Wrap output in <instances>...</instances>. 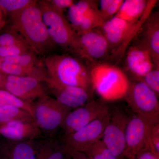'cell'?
Masks as SVG:
<instances>
[{
	"label": "cell",
	"instance_id": "3",
	"mask_svg": "<svg viewBox=\"0 0 159 159\" xmlns=\"http://www.w3.org/2000/svg\"><path fill=\"white\" fill-rule=\"evenodd\" d=\"M90 73L92 87L101 99L107 102L125 98L131 82L121 69L114 65L96 63Z\"/></svg>",
	"mask_w": 159,
	"mask_h": 159
},
{
	"label": "cell",
	"instance_id": "22",
	"mask_svg": "<svg viewBox=\"0 0 159 159\" xmlns=\"http://www.w3.org/2000/svg\"><path fill=\"white\" fill-rule=\"evenodd\" d=\"M1 73L6 75L33 77L44 83L47 79L44 63L36 66H26L2 61Z\"/></svg>",
	"mask_w": 159,
	"mask_h": 159
},
{
	"label": "cell",
	"instance_id": "32",
	"mask_svg": "<svg viewBox=\"0 0 159 159\" xmlns=\"http://www.w3.org/2000/svg\"><path fill=\"white\" fill-rule=\"evenodd\" d=\"M48 1L53 8L63 13L65 9H68L75 3V1L73 0H48Z\"/></svg>",
	"mask_w": 159,
	"mask_h": 159
},
{
	"label": "cell",
	"instance_id": "2",
	"mask_svg": "<svg viewBox=\"0 0 159 159\" xmlns=\"http://www.w3.org/2000/svg\"><path fill=\"white\" fill-rule=\"evenodd\" d=\"M46 80L61 86H76L92 91L91 69L77 57L68 54L48 55L43 61Z\"/></svg>",
	"mask_w": 159,
	"mask_h": 159
},
{
	"label": "cell",
	"instance_id": "8",
	"mask_svg": "<svg viewBox=\"0 0 159 159\" xmlns=\"http://www.w3.org/2000/svg\"><path fill=\"white\" fill-rule=\"evenodd\" d=\"M110 118V110L100 116L84 127L60 139L69 156L74 152H83L86 148L102 139Z\"/></svg>",
	"mask_w": 159,
	"mask_h": 159
},
{
	"label": "cell",
	"instance_id": "30",
	"mask_svg": "<svg viewBox=\"0 0 159 159\" xmlns=\"http://www.w3.org/2000/svg\"><path fill=\"white\" fill-rule=\"evenodd\" d=\"M140 80L145 83L159 97V69L153 68Z\"/></svg>",
	"mask_w": 159,
	"mask_h": 159
},
{
	"label": "cell",
	"instance_id": "1",
	"mask_svg": "<svg viewBox=\"0 0 159 159\" xmlns=\"http://www.w3.org/2000/svg\"><path fill=\"white\" fill-rule=\"evenodd\" d=\"M10 16L11 29L22 37L35 54L43 56L54 50L56 46L49 36L37 1Z\"/></svg>",
	"mask_w": 159,
	"mask_h": 159
},
{
	"label": "cell",
	"instance_id": "37",
	"mask_svg": "<svg viewBox=\"0 0 159 159\" xmlns=\"http://www.w3.org/2000/svg\"><path fill=\"white\" fill-rule=\"evenodd\" d=\"M2 60L0 57V73H1V65H2Z\"/></svg>",
	"mask_w": 159,
	"mask_h": 159
},
{
	"label": "cell",
	"instance_id": "5",
	"mask_svg": "<svg viewBox=\"0 0 159 159\" xmlns=\"http://www.w3.org/2000/svg\"><path fill=\"white\" fill-rule=\"evenodd\" d=\"M43 21L54 44L77 54L80 53L79 36L72 28L64 13L57 11L48 1H38Z\"/></svg>",
	"mask_w": 159,
	"mask_h": 159
},
{
	"label": "cell",
	"instance_id": "13",
	"mask_svg": "<svg viewBox=\"0 0 159 159\" xmlns=\"http://www.w3.org/2000/svg\"><path fill=\"white\" fill-rule=\"evenodd\" d=\"M43 83L33 77L6 75L3 89L24 102L32 103L48 95Z\"/></svg>",
	"mask_w": 159,
	"mask_h": 159
},
{
	"label": "cell",
	"instance_id": "15",
	"mask_svg": "<svg viewBox=\"0 0 159 159\" xmlns=\"http://www.w3.org/2000/svg\"><path fill=\"white\" fill-rule=\"evenodd\" d=\"M129 45L126 49L125 66L129 74L140 80L154 68L153 59L147 47L139 40Z\"/></svg>",
	"mask_w": 159,
	"mask_h": 159
},
{
	"label": "cell",
	"instance_id": "7",
	"mask_svg": "<svg viewBox=\"0 0 159 159\" xmlns=\"http://www.w3.org/2000/svg\"><path fill=\"white\" fill-rule=\"evenodd\" d=\"M158 97L141 80L130 83L125 97L132 110L152 125L159 124Z\"/></svg>",
	"mask_w": 159,
	"mask_h": 159
},
{
	"label": "cell",
	"instance_id": "4",
	"mask_svg": "<svg viewBox=\"0 0 159 159\" xmlns=\"http://www.w3.org/2000/svg\"><path fill=\"white\" fill-rule=\"evenodd\" d=\"M157 1L149 0L146 11L138 22L132 23L114 16L99 28L108 42L113 56L119 60L125 54V51L135 38L149 15L152 11Z\"/></svg>",
	"mask_w": 159,
	"mask_h": 159
},
{
	"label": "cell",
	"instance_id": "9",
	"mask_svg": "<svg viewBox=\"0 0 159 159\" xmlns=\"http://www.w3.org/2000/svg\"><path fill=\"white\" fill-rule=\"evenodd\" d=\"M68 20L78 34L103 25L97 2L93 0H81L68 9Z\"/></svg>",
	"mask_w": 159,
	"mask_h": 159
},
{
	"label": "cell",
	"instance_id": "31",
	"mask_svg": "<svg viewBox=\"0 0 159 159\" xmlns=\"http://www.w3.org/2000/svg\"><path fill=\"white\" fill-rule=\"evenodd\" d=\"M150 141L152 151L157 156L159 157V124L152 127Z\"/></svg>",
	"mask_w": 159,
	"mask_h": 159
},
{
	"label": "cell",
	"instance_id": "34",
	"mask_svg": "<svg viewBox=\"0 0 159 159\" xmlns=\"http://www.w3.org/2000/svg\"><path fill=\"white\" fill-rule=\"evenodd\" d=\"M6 17V15L0 7V31L5 27L7 24Z\"/></svg>",
	"mask_w": 159,
	"mask_h": 159
},
{
	"label": "cell",
	"instance_id": "17",
	"mask_svg": "<svg viewBox=\"0 0 159 159\" xmlns=\"http://www.w3.org/2000/svg\"><path fill=\"white\" fill-rule=\"evenodd\" d=\"M135 38L147 47L153 59L154 68L159 69L158 11H152L142 24Z\"/></svg>",
	"mask_w": 159,
	"mask_h": 159
},
{
	"label": "cell",
	"instance_id": "21",
	"mask_svg": "<svg viewBox=\"0 0 159 159\" xmlns=\"http://www.w3.org/2000/svg\"><path fill=\"white\" fill-rule=\"evenodd\" d=\"M34 52L17 32L10 31L0 34V57Z\"/></svg>",
	"mask_w": 159,
	"mask_h": 159
},
{
	"label": "cell",
	"instance_id": "38",
	"mask_svg": "<svg viewBox=\"0 0 159 159\" xmlns=\"http://www.w3.org/2000/svg\"></svg>",
	"mask_w": 159,
	"mask_h": 159
},
{
	"label": "cell",
	"instance_id": "23",
	"mask_svg": "<svg viewBox=\"0 0 159 159\" xmlns=\"http://www.w3.org/2000/svg\"><path fill=\"white\" fill-rule=\"evenodd\" d=\"M148 1L125 0L115 16L132 23L138 22L146 11Z\"/></svg>",
	"mask_w": 159,
	"mask_h": 159
},
{
	"label": "cell",
	"instance_id": "19",
	"mask_svg": "<svg viewBox=\"0 0 159 159\" xmlns=\"http://www.w3.org/2000/svg\"><path fill=\"white\" fill-rule=\"evenodd\" d=\"M0 159H37L33 141L0 139Z\"/></svg>",
	"mask_w": 159,
	"mask_h": 159
},
{
	"label": "cell",
	"instance_id": "6",
	"mask_svg": "<svg viewBox=\"0 0 159 159\" xmlns=\"http://www.w3.org/2000/svg\"><path fill=\"white\" fill-rule=\"evenodd\" d=\"M34 119L44 137H56L68 114L72 110L48 95L32 102Z\"/></svg>",
	"mask_w": 159,
	"mask_h": 159
},
{
	"label": "cell",
	"instance_id": "20",
	"mask_svg": "<svg viewBox=\"0 0 159 159\" xmlns=\"http://www.w3.org/2000/svg\"><path fill=\"white\" fill-rule=\"evenodd\" d=\"M33 143L37 159H66L70 157L56 137H43L34 140Z\"/></svg>",
	"mask_w": 159,
	"mask_h": 159
},
{
	"label": "cell",
	"instance_id": "24",
	"mask_svg": "<svg viewBox=\"0 0 159 159\" xmlns=\"http://www.w3.org/2000/svg\"><path fill=\"white\" fill-rule=\"evenodd\" d=\"M13 120L35 122L30 114L21 109L11 106H0V125Z\"/></svg>",
	"mask_w": 159,
	"mask_h": 159
},
{
	"label": "cell",
	"instance_id": "29",
	"mask_svg": "<svg viewBox=\"0 0 159 159\" xmlns=\"http://www.w3.org/2000/svg\"><path fill=\"white\" fill-rule=\"evenodd\" d=\"M34 0H0V7L6 16L21 11L31 6Z\"/></svg>",
	"mask_w": 159,
	"mask_h": 159
},
{
	"label": "cell",
	"instance_id": "36",
	"mask_svg": "<svg viewBox=\"0 0 159 159\" xmlns=\"http://www.w3.org/2000/svg\"><path fill=\"white\" fill-rule=\"evenodd\" d=\"M6 76L5 74L0 73V89H3L6 81Z\"/></svg>",
	"mask_w": 159,
	"mask_h": 159
},
{
	"label": "cell",
	"instance_id": "11",
	"mask_svg": "<svg viewBox=\"0 0 159 159\" xmlns=\"http://www.w3.org/2000/svg\"><path fill=\"white\" fill-rule=\"evenodd\" d=\"M110 110L107 102L99 99L92 100L83 106L71 111L67 115L60 129L63 132L62 136L77 131Z\"/></svg>",
	"mask_w": 159,
	"mask_h": 159
},
{
	"label": "cell",
	"instance_id": "26",
	"mask_svg": "<svg viewBox=\"0 0 159 159\" xmlns=\"http://www.w3.org/2000/svg\"><path fill=\"white\" fill-rule=\"evenodd\" d=\"M11 106L29 113L34 118L32 103L24 102L9 92L0 89V106Z\"/></svg>",
	"mask_w": 159,
	"mask_h": 159
},
{
	"label": "cell",
	"instance_id": "12",
	"mask_svg": "<svg viewBox=\"0 0 159 159\" xmlns=\"http://www.w3.org/2000/svg\"><path fill=\"white\" fill-rule=\"evenodd\" d=\"M129 117L122 109L110 111V118L101 140L118 159H123L125 148V134Z\"/></svg>",
	"mask_w": 159,
	"mask_h": 159
},
{
	"label": "cell",
	"instance_id": "10",
	"mask_svg": "<svg viewBox=\"0 0 159 159\" xmlns=\"http://www.w3.org/2000/svg\"><path fill=\"white\" fill-rule=\"evenodd\" d=\"M153 126L136 114L129 117L125 130V148L123 159H135L138 153L145 148L151 150V134Z\"/></svg>",
	"mask_w": 159,
	"mask_h": 159
},
{
	"label": "cell",
	"instance_id": "27",
	"mask_svg": "<svg viewBox=\"0 0 159 159\" xmlns=\"http://www.w3.org/2000/svg\"><path fill=\"white\" fill-rule=\"evenodd\" d=\"M2 61L26 66H36L43 64L34 52H27L1 58Z\"/></svg>",
	"mask_w": 159,
	"mask_h": 159
},
{
	"label": "cell",
	"instance_id": "18",
	"mask_svg": "<svg viewBox=\"0 0 159 159\" xmlns=\"http://www.w3.org/2000/svg\"><path fill=\"white\" fill-rule=\"evenodd\" d=\"M0 135L13 141H32L43 138L35 122L13 120L0 125Z\"/></svg>",
	"mask_w": 159,
	"mask_h": 159
},
{
	"label": "cell",
	"instance_id": "28",
	"mask_svg": "<svg viewBox=\"0 0 159 159\" xmlns=\"http://www.w3.org/2000/svg\"><path fill=\"white\" fill-rule=\"evenodd\" d=\"M123 0H101L99 9L103 23L114 17L119 11Z\"/></svg>",
	"mask_w": 159,
	"mask_h": 159
},
{
	"label": "cell",
	"instance_id": "35",
	"mask_svg": "<svg viewBox=\"0 0 159 159\" xmlns=\"http://www.w3.org/2000/svg\"><path fill=\"white\" fill-rule=\"evenodd\" d=\"M70 157L73 159H89L82 152H74L71 154Z\"/></svg>",
	"mask_w": 159,
	"mask_h": 159
},
{
	"label": "cell",
	"instance_id": "33",
	"mask_svg": "<svg viewBox=\"0 0 159 159\" xmlns=\"http://www.w3.org/2000/svg\"><path fill=\"white\" fill-rule=\"evenodd\" d=\"M135 159H159V157L155 154L150 148H145L138 153Z\"/></svg>",
	"mask_w": 159,
	"mask_h": 159
},
{
	"label": "cell",
	"instance_id": "14",
	"mask_svg": "<svg viewBox=\"0 0 159 159\" xmlns=\"http://www.w3.org/2000/svg\"><path fill=\"white\" fill-rule=\"evenodd\" d=\"M78 35L80 57L88 61L93 65L97 61L106 58L112 51L108 42L99 28Z\"/></svg>",
	"mask_w": 159,
	"mask_h": 159
},
{
	"label": "cell",
	"instance_id": "16",
	"mask_svg": "<svg viewBox=\"0 0 159 159\" xmlns=\"http://www.w3.org/2000/svg\"><path fill=\"white\" fill-rule=\"evenodd\" d=\"M47 89L56 100L66 107L72 109L81 107L89 100L91 91L76 86H65L45 81Z\"/></svg>",
	"mask_w": 159,
	"mask_h": 159
},
{
	"label": "cell",
	"instance_id": "25",
	"mask_svg": "<svg viewBox=\"0 0 159 159\" xmlns=\"http://www.w3.org/2000/svg\"><path fill=\"white\" fill-rule=\"evenodd\" d=\"M82 153L89 159H118L101 139L90 145Z\"/></svg>",
	"mask_w": 159,
	"mask_h": 159
}]
</instances>
